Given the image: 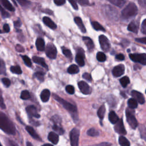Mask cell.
Returning a JSON list of instances; mask_svg holds the SVG:
<instances>
[{"mask_svg":"<svg viewBox=\"0 0 146 146\" xmlns=\"http://www.w3.org/2000/svg\"><path fill=\"white\" fill-rule=\"evenodd\" d=\"M0 129L5 133L14 135L16 132L13 123L3 112L0 111Z\"/></svg>","mask_w":146,"mask_h":146,"instance_id":"obj_1","label":"cell"},{"mask_svg":"<svg viewBox=\"0 0 146 146\" xmlns=\"http://www.w3.org/2000/svg\"><path fill=\"white\" fill-rule=\"evenodd\" d=\"M53 97L58 102L61 104L65 109L69 111V112L71 113L72 116V119L75 121H76L78 120V116L77 114V108L75 106L71 104L68 102L60 98L59 96L55 94L53 95Z\"/></svg>","mask_w":146,"mask_h":146,"instance_id":"obj_2","label":"cell"},{"mask_svg":"<svg viewBox=\"0 0 146 146\" xmlns=\"http://www.w3.org/2000/svg\"><path fill=\"white\" fill-rule=\"evenodd\" d=\"M138 13L137 6L134 3L130 2L121 11V17L124 19H129L135 17Z\"/></svg>","mask_w":146,"mask_h":146,"instance_id":"obj_3","label":"cell"},{"mask_svg":"<svg viewBox=\"0 0 146 146\" xmlns=\"http://www.w3.org/2000/svg\"><path fill=\"white\" fill-rule=\"evenodd\" d=\"M125 115L127 121L130 127L133 129H136L138 125V123L133 115V112H132V111L130 110L129 108H127L125 111Z\"/></svg>","mask_w":146,"mask_h":146,"instance_id":"obj_4","label":"cell"},{"mask_svg":"<svg viewBox=\"0 0 146 146\" xmlns=\"http://www.w3.org/2000/svg\"><path fill=\"white\" fill-rule=\"evenodd\" d=\"M79 134V130L76 128H73L71 131L70 133V137L71 146H78Z\"/></svg>","mask_w":146,"mask_h":146,"instance_id":"obj_5","label":"cell"},{"mask_svg":"<svg viewBox=\"0 0 146 146\" xmlns=\"http://www.w3.org/2000/svg\"><path fill=\"white\" fill-rule=\"evenodd\" d=\"M130 59L135 62H138L143 65L146 64V54H130Z\"/></svg>","mask_w":146,"mask_h":146,"instance_id":"obj_6","label":"cell"},{"mask_svg":"<svg viewBox=\"0 0 146 146\" xmlns=\"http://www.w3.org/2000/svg\"><path fill=\"white\" fill-rule=\"evenodd\" d=\"M99 41L102 50L108 52L110 48V43L108 38L104 35H100L99 36Z\"/></svg>","mask_w":146,"mask_h":146,"instance_id":"obj_7","label":"cell"},{"mask_svg":"<svg viewBox=\"0 0 146 146\" xmlns=\"http://www.w3.org/2000/svg\"><path fill=\"white\" fill-rule=\"evenodd\" d=\"M46 54L47 57L50 59H55L56 57L57 51L55 46L51 43L47 44L46 47Z\"/></svg>","mask_w":146,"mask_h":146,"instance_id":"obj_8","label":"cell"},{"mask_svg":"<svg viewBox=\"0 0 146 146\" xmlns=\"http://www.w3.org/2000/svg\"><path fill=\"white\" fill-rule=\"evenodd\" d=\"M114 129L116 132L121 135H125L126 131L125 129L123 120L122 119H119V120L115 123V125L114 127Z\"/></svg>","mask_w":146,"mask_h":146,"instance_id":"obj_9","label":"cell"},{"mask_svg":"<svg viewBox=\"0 0 146 146\" xmlns=\"http://www.w3.org/2000/svg\"><path fill=\"white\" fill-rule=\"evenodd\" d=\"M78 84L79 90L83 94L88 95L91 94V88L86 82L84 81H80Z\"/></svg>","mask_w":146,"mask_h":146,"instance_id":"obj_10","label":"cell"},{"mask_svg":"<svg viewBox=\"0 0 146 146\" xmlns=\"http://www.w3.org/2000/svg\"><path fill=\"white\" fill-rule=\"evenodd\" d=\"M26 111L30 119H31L33 117H36V118H39L40 117V115H39L38 113L36 108L34 106H32V105L28 106L26 108Z\"/></svg>","mask_w":146,"mask_h":146,"instance_id":"obj_11","label":"cell"},{"mask_svg":"<svg viewBox=\"0 0 146 146\" xmlns=\"http://www.w3.org/2000/svg\"><path fill=\"white\" fill-rule=\"evenodd\" d=\"M84 54L83 49L78 48V51L75 56V61L79 64V66L82 67L84 65Z\"/></svg>","mask_w":146,"mask_h":146,"instance_id":"obj_12","label":"cell"},{"mask_svg":"<svg viewBox=\"0 0 146 146\" xmlns=\"http://www.w3.org/2000/svg\"><path fill=\"white\" fill-rule=\"evenodd\" d=\"M131 95L133 97V99H135L136 102H138L140 104H143L144 103L145 98L141 92L135 90H133L131 92Z\"/></svg>","mask_w":146,"mask_h":146,"instance_id":"obj_13","label":"cell"},{"mask_svg":"<svg viewBox=\"0 0 146 146\" xmlns=\"http://www.w3.org/2000/svg\"><path fill=\"white\" fill-rule=\"evenodd\" d=\"M124 66L123 64L117 65L113 67L112 70V74L115 77H119L124 74Z\"/></svg>","mask_w":146,"mask_h":146,"instance_id":"obj_14","label":"cell"},{"mask_svg":"<svg viewBox=\"0 0 146 146\" xmlns=\"http://www.w3.org/2000/svg\"><path fill=\"white\" fill-rule=\"evenodd\" d=\"M106 9V14L109 18L115 19L117 17V11L115 9L112 7L110 6H107Z\"/></svg>","mask_w":146,"mask_h":146,"instance_id":"obj_15","label":"cell"},{"mask_svg":"<svg viewBox=\"0 0 146 146\" xmlns=\"http://www.w3.org/2000/svg\"><path fill=\"white\" fill-rule=\"evenodd\" d=\"M83 40L85 44L86 45L88 50H89V51H90V52L92 51L94 48V44L93 43L92 40L88 36H83Z\"/></svg>","mask_w":146,"mask_h":146,"instance_id":"obj_16","label":"cell"},{"mask_svg":"<svg viewBox=\"0 0 146 146\" xmlns=\"http://www.w3.org/2000/svg\"><path fill=\"white\" fill-rule=\"evenodd\" d=\"M128 30L132 31L134 33H137L139 29V23L135 21H132L129 23L127 27Z\"/></svg>","mask_w":146,"mask_h":146,"instance_id":"obj_17","label":"cell"},{"mask_svg":"<svg viewBox=\"0 0 146 146\" xmlns=\"http://www.w3.org/2000/svg\"><path fill=\"white\" fill-rule=\"evenodd\" d=\"M35 45L37 50L39 51H43L45 50V43L44 40L41 38H38L36 40Z\"/></svg>","mask_w":146,"mask_h":146,"instance_id":"obj_18","label":"cell"},{"mask_svg":"<svg viewBox=\"0 0 146 146\" xmlns=\"http://www.w3.org/2000/svg\"><path fill=\"white\" fill-rule=\"evenodd\" d=\"M33 62L36 64H38L39 65H40L41 66H42L43 67L47 69L48 67L44 60L43 58H41V57H39V56H34L32 58Z\"/></svg>","mask_w":146,"mask_h":146,"instance_id":"obj_19","label":"cell"},{"mask_svg":"<svg viewBox=\"0 0 146 146\" xmlns=\"http://www.w3.org/2000/svg\"><path fill=\"white\" fill-rule=\"evenodd\" d=\"M26 130L27 131V132L31 135V136L32 137H33L34 139L35 140H41L40 137L39 136V135L36 133V132L35 131V130L34 129V128L31 127V126H26Z\"/></svg>","mask_w":146,"mask_h":146,"instance_id":"obj_20","label":"cell"},{"mask_svg":"<svg viewBox=\"0 0 146 146\" xmlns=\"http://www.w3.org/2000/svg\"><path fill=\"white\" fill-rule=\"evenodd\" d=\"M43 23L51 29H55L56 28V24L48 17H44L43 18Z\"/></svg>","mask_w":146,"mask_h":146,"instance_id":"obj_21","label":"cell"},{"mask_svg":"<svg viewBox=\"0 0 146 146\" xmlns=\"http://www.w3.org/2000/svg\"><path fill=\"white\" fill-rule=\"evenodd\" d=\"M48 140L54 144H56L59 141V136L54 132H51L48 135Z\"/></svg>","mask_w":146,"mask_h":146,"instance_id":"obj_22","label":"cell"},{"mask_svg":"<svg viewBox=\"0 0 146 146\" xmlns=\"http://www.w3.org/2000/svg\"><path fill=\"white\" fill-rule=\"evenodd\" d=\"M74 21H75V23L76 24V25L79 27V28L80 30V31L82 33H85L86 32V29L85 28L84 25L83 23V22H82V20L81 19V18L80 17H76L74 18Z\"/></svg>","mask_w":146,"mask_h":146,"instance_id":"obj_23","label":"cell"},{"mask_svg":"<svg viewBox=\"0 0 146 146\" xmlns=\"http://www.w3.org/2000/svg\"><path fill=\"white\" fill-rule=\"evenodd\" d=\"M50 96V92L48 89L43 90L40 94V99L43 102H46L49 100Z\"/></svg>","mask_w":146,"mask_h":146,"instance_id":"obj_24","label":"cell"},{"mask_svg":"<svg viewBox=\"0 0 146 146\" xmlns=\"http://www.w3.org/2000/svg\"><path fill=\"white\" fill-rule=\"evenodd\" d=\"M108 119L112 124H115L119 119L114 111H111L108 114Z\"/></svg>","mask_w":146,"mask_h":146,"instance_id":"obj_25","label":"cell"},{"mask_svg":"<svg viewBox=\"0 0 146 146\" xmlns=\"http://www.w3.org/2000/svg\"><path fill=\"white\" fill-rule=\"evenodd\" d=\"M1 3H2V5L6 9L9 10V11H15L14 7L13 6L11 3L9 1H7V0H2Z\"/></svg>","mask_w":146,"mask_h":146,"instance_id":"obj_26","label":"cell"},{"mask_svg":"<svg viewBox=\"0 0 146 146\" xmlns=\"http://www.w3.org/2000/svg\"><path fill=\"white\" fill-rule=\"evenodd\" d=\"M79 71L78 67L75 64H72L67 68V72L71 74H75L78 73Z\"/></svg>","mask_w":146,"mask_h":146,"instance_id":"obj_27","label":"cell"},{"mask_svg":"<svg viewBox=\"0 0 146 146\" xmlns=\"http://www.w3.org/2000/svg\"><path fill=\"white\" fill-rule=\"evenodd\" d=\"M119 143L121 146H130L129 141L123 136H120L119 137Z\"/></svg>","mask_w":146,"mask_h":146,"instance_id":"obj_28","label":"cell"},{"mask_svg":"<svg viewBox=\"0 0 146 146\" xmlns=\"http://www.w3.org/2000/svg\"><path fill=\"white\" fill-rule=\"evenodd\" d=\"M105 112H106V108H105V106L104 105H102V106L100 107V108H99L98 111V117L101 119L102 120L103 118H104V114H105Z\"/></svg>","mask_w":146,"mask_h":146,"instance_id":"obj_29","label":"cell"},{"mask_svg":"<svg viewBox=\"0 0 146 146\" xmlns=\"http://www.w3.org/2000/svg\"><path fill=\"white\" fill-rule=\"evenodd\" d=\"M91 25L92 26V27H94V29L96 30H100V31H105V29L104 28L100 25L99 24L98 22L96 21H92L91 22Z\"/></svg>","mask_w":146,"mask_h":146,"instance_id":"obj_30","label":"cell"},{"mask_svg":"<svg viewBox=\"0 0 146 146\" xmlns=\"http://www.w3.org/2000/svg\"><path fill=\"white\" fill-rule=\"evenodd\" d=\"M128 105L129 108L132 109H134L137 107V103L135 99L133 98H130L128 100Z\"/></svg>","mask_w":146,"mask_h":146,"instance_id":"obj_31","label":"cell"},{"mask_svg":"<svg viewBox=\"0 0 146 146\" xmlns=\"http://www.w3.org/2000/svg\"><path fill=\"white\" fill-rule=\"evenodd\" d=\"M109 1L111 3L119 7H121L126 3V1H124V0H110Z\"/></svg>","mask_w":146,"mask_h":146,"instance_id":"obj_32","label":"cell"},{"mask_svg":"<svg viewBox=\"0 0 146 146\" xmlns=\"http://www.w3.org/2000/svg\"><path fill=\"white\" fill-rule=\"evenodd\" d=\"M87 134L90 136H98L99 135V132L97 129L91 128L87 131Z\"/></svg>","mask_w":146,"mask_h":146,"instance_id":"obj_33","label":"cell"},{"mask_svg":"<svg viewBox=\"0 0 146 146\" xmlns=\"http://www.w3.org/2000/svg\"><path fill=\"white\" fill-rule=\"evenodd\" d=\"M130 80L128 76H124L120 79V83L122 87H126L127 86L129 83Z\"/></svg>","mask_w":146,"mask_h":146,"instance_id":"obj_34","label":"cell"},{"mask_svg":"<svg viewBox=\"0 0 146 146\" xmlns=\"http://www.w3.org/2000/svg\"><path fill=\"white\" fill-rule=\"evenodd\" d=\"M10 71L14 74H21L22 71L21 67L19 66H13L10 67Z\"/></svg>","mask_w":146,"mask_h":146,"instance_id":"obj_35","label":"cell"},{"mask_svg":"<svg viewBox=\"0 0 146 146\" xmlns=\"http://www.w3.org/2000/svg\"><path fill=\"white\" fill-rule=\"evenodd\" d=\"M52 129L56 132H57L58 134L62 135L64 133V129L62 128V127L60 125H56V124H54V125L52 126Z\"/></svg>","mask_w":146,"mask_h":146,"instance_id":"obj_36","label":"cell"},{"mask_svg":"<svg viewBox=\"0 0 146 146\" xmlns=\"http://www.w3.org/2000/svg\"><path fill=\"white\" fill-rule=\"evenodd\" d=\"M96 58L98 61L103 62L106 60V56L103 52H98L96 55Z\"/></svg>","mask_w":146,"mask_h":146,"instance_id":"obj_37","label":"cell"},{"mask_svg":"<svg viewBox=\"0 0 146 146\" xmlns=\"http://www.w3.org/2000/svg\"><path fill=\"white\" fill-rule=\"evenodd\" d=\"M6 73V66L5 62L0 58V74H5Z\"/></svg>","mask_w":146,"mask_h":146,"instance_id":"obj_38","label":"cell"},{"mask_svg":"<svg viewBox=\"0 0 146 146\" xmlns=\"http://www.w3.org/2000/svg\"><path fill=\"white\" fill-rule=\"evenodd\" d=\"M30 98V95L27 90H23L21 94V98L23 100H27Z\"/></svg>","mask_w":146,"mask_h":146,"instance_id":"obj_39","label":"cell"},{"mask_svg":"<svg viewBox=\"0 0 146 146\" xmlns=\"http://www.w3.org/2000/svg\"><path fill=\"white\" fill-rule=\"evenodd\" d=\"M51 120L54 122V124L60 125L61 123V118L58 115H54L51 117Z\"/></svg>","mask_w":146,"mask_h":146,"instance_id":"obj_40","label":"cell"},{"mask_svg":"<svg viewBox=\"0 0 146 146\" xmlns=\"http://www.w3.org/2000/svg\"><path fill=\"white\" fill-rule=\"evenodd\" d=\"M35 77L40 82H43L44 80V73L42 71H37L35 73Z\"/></svg>","mask_w":146,"mask_h":146,"instance_id":"obj_41","label":"cell"},{"mask_svg":"<svg viewBox=\"0 0 146 146\" xmlns=\"http://www.w3.org/2000/svg\"><path fill=\"white\" fill-rule=\"evenodd\" d=\"M22 58L25 63V64L28 67H31L32 66V63L30 60V59L26 55H23L22 56Z\"/></svg>","mask_w":146,"mask_h":146,"instance_id":"obj_42","label":"cell"},{"mask_svg":"<svg viewBox=\"0 0 146 146\" xmlns=\"http://www.w3.org/2000/svg\"><path fill=\"white\" fill-rule=\"evenodd\" d=\"M62 52L67 58L71 59L72 54H71V52L70 51V50H68V49H67L65 47H62Z\"/></svg>","mask_w":146,"mask_h":146,"instance_id":"obj_43","label":"cell"},{"mask_svg":"<svg viewBox=\"0 0 146 146\" xmlns=\"http://www.w3.org/2000/svg\"><path fill=\"white\" fill-rule=\"evenodd\" d=\"M0 12H1V13L2 17L3 18H8V17H10V15H9V13L7 12V11L2 7V6L1 5V4H0Z\"/></svg>","mask_w":146,"mask_h":146,"instance_id":"obj_44","label":"cell"},{"mask_svg":"<svg viewBox=\"0 0 146 146\" xmlns=\"http://www.w3.org/2000/svg\"><path fill=\"white\" fill-rule=\"evenodd\" d=\"M66 91H67V93H68L69 94H74V92H75V89L74 86H72V85H68L66 87Z\"/></svg>","mask_w":146,"mask_h":146,"instance_id":"obj_45","label":"cell"},{"mask_svg":"<svg viewBox=\"0 0 146 146\" xmlns=\"http://www.w3.org/2000/svg\"><path fill=\"white\" fill-rule=\"evenodd\" d=\"M2 82L3 83V84L6 87H9L10 84H11V82L10 80V79H9L7 78H3L2 79Z\"/></svg>","mask_w":146,"mask_h":146,"instance_id":"obj_46","label":"cell"},{"mask_svg":"<svg viewBox=\"0 0 146 146\" xmlns=\"http://www.w3.org/2000/svg\"><path fill=\"white\" fill-rule=\"evenodd\" d=\"M6 145L7 146H19L17 143H15L14 141L10 140L9 139H7L6 140Z\"/></svg>","mask_w":146,"mask_h":146,"instance_id":"obj_47","label":"cell"},{"mask_svg":"<svg viewBox=\"0 0 146 146\" xmlns=\"http://www.w3.org/2000/svg\"><path fill=\"white\" fill-rule=\"evenodd\" d=\"M17 2L22 6H27L30 3V2L26 0H17Z\"/></svg>","mask_w":146,"mask_h":146,"instance_id":"obj_48","label":"cell"},{"mask_svg":"<svg viewBox=\"0 0 146 146\" xmlns=\"http://www.w3.org/2000/svg\"><path fill=\"white\" fill-rule=\"evenodd\" d=\"M82 77L86 79V80L88 81V82H91L92 81V77L91 76V75L87 72H85L82 75Z\"/></svg>","mask_w":146,"mask_h":146,"instance_id":"obj_49","label":"cell"},{"mask_svg":"<svg viewBox=\"0 0 146 146\" xmlns=\"http://www.w3.org/2000/svg\"><path fill=\"white\" fill-rule=\"evenodd\" d=\"M141 31L144 34H146V19H144L142 22Z\"/></svg>","mask_w":146,"mask_h":146,"instance_id":"obj_50","label":"cell"},{"mask_svg":"<svg viewBox=\"0 0 146 146\" xmlns=\"http://www.w3.org/2000/svg\"><path fill=\"white\" fill-rule=\"evenodd\" d=\"M0 107L2 109L6 108V106L3 101V98L2 97V95L1 94V92L0 91Z\"/></svg>","mask_w":146,"mask_h":146,"instance_id":"obj_51","label":"cell"},{"mask_svg":"<svg viewBox=\"0 0 146 146\" xmlns=\"http://www.w3.org/2000/svg\"><path fill=\"white\" fill-rule=\"evenodd\" d=\"M78 2L82 6H87L89 5V2L87 0H78Z\"/></svg>","mask_w":146,"mask_h":146,"instance_id":"obj_52","label":"cell"},{"mask_svg":"<svg viewBox=\"0 0 146 146\" xmlns=\"http://www.w3.org/2000/svg\"><path fill=\"white\" fill-rule=\"evenodd\" d=\"M54 2L57 6H61L66 3V1L65 0H55L54 1Z\"/></svg>","mask_w":146,"mask_h":146,"instance_id":"obj_53","label":"cell"},{"mask_svg":"<svg viewBox=\"0 0 146 146\" xmlns=\"http://www.w3.org/2000/svg\"><path fill=\"white\" fill-rule=\"evenodd\" d=\"M69 2L71 3V6L75 10H78V6L76 3V2L75 1H69Z\"/></svg>","mask_w":146,"mask_h":146,"instance_id":"obj_54","label":"cell"},{"mask_svg":"<svg viewBox=\"0 0 146 146\" xmlns=\"http://www.w3.org/2000/svg\"><path fill=\"white\" fill-rule=\"evenodd\" d=\"M115 58L117 60H124L125 58H124V55L123 54H119L116 55Z\"/></svg>","mask_w":146,"mask_h":146,"instance_id":"obj_55","label":"cell"},{"mask_svg":"<svg viewBox=\"0 0 146 146\" xmlns=\"http://www.w3.org/2000/svg\"><path fill=\"white\" fill-rule=\"evenodd\" d=\"M22 25V23H21V21H20V19H18L15 21L14 22V27H16V28H18L19 27H21Z\"/></svg>","mask_w":146,"mask_h":146,"instance_id":"obj_56","label":"cell"},{"mask_svg":"<svg viewBox=\"0 0 146 146\" xmlns=\"http://www.w3.org/2000/svg\"><path fill=\"white\" fill-rule=\"evenodd\" d=\"M3 30L5 31V33H9L10 31V26H9V25L7 23H5V24L3 25Z\"/></svg>","mask_w":146,"mask_h":146,"instance_id":"obj_57","label":"cell"},{"mask_svg":"<svg viewBox=\"0 0 146 146\" xmlns=\"http://www.w3.org/2000/svg\"><path fill=\"white\" fill-rule=\"evenodd\" d=\"M15 49L18 52H23L24 51L23 47L20 44H17L15 47Z\"/></svg>","mask_w":146,"mask_h":146,"instance_id":"obj_58","label":"cell"},{"mask_svg":"<svg viewBox=\"0 0 146 146\" xmlns=\"http://www.w3.org/2000/svg\"><path fill=\"white\" fill-rule=\"evenodd\" d=\"M135 40L136 42H140V43H143V44L146 43L145 37H144V38H136Z\"/></svg>","mask_w":146,"mask_h":146,"instance_id":"obj_59","label":"cell"},{"mask_svg":"<svg viewBox=\"0 0 146 146\" xmlns=\"http://www.w3.org/2000/svg\"><path fill=\"white\" fill-rule=\"evenodd\" d=\"M111 143L104 142V143H100L98 145H96L95 146H111Z\"/></svg>","mask_w":146,"mask_h":146,"instance_id":"obj_60","label":"cell"},{"mask_svg":"<svg viewBox=\"0 0 146 146\" xmlns=\"http://www.w3.org/2000/svg\"><path fill=\"white\" fill-rule=\"evenodd\" d=\"M26 146H33V145H32V144H31L30 142L27 141V142L26 143Z\"/></svg>","mask_w":146,"mask_h":146,"instance_id":"obj_61","label":"cell"},{"mask_svg":"<svg viewBox=\"0 0 146 146\" xmlns=\"http://www.w3.org/2000/svg\"><path fill=\"white\" fill-rule=\"evenodd\" d=\"M42 146H53L52 145H51V144H43V145H42Z\"/></svg>","mask_w":146,"mask_h":146,"instance_id":"obj_62","label":"cell"},{"mask_svg":"<svg viewBox=\"0 0 146 146\" xmlns=\"http://www.w3.org/2000/svg\"><path fill=\"white\" fill-rule=\"evenodd\" d=\"M2 33V30H0V34H1Z\"/></svg>","mask_w":146,"mask_h":146,"instance_id":"obj_63","label":"cell"},{"mask_svg":"<svg viewBox=\"0 0 146 146\" xmlns=\"http://www.w3.org/2000/svg\"><path fill=\"white\" fill-rule=\"evenodd\" d=\"M0 146H2V144H1V143H0Z\"/></svg>","mask_w":146,"mask_h":146,"instance_id":"obj_64","label":"cell"}]
</instances>
